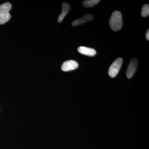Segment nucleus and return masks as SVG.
<instances>
[{"mask_svg":"<svg viewBox=\"0 0 149 149\" xmlns=\"http://www.w3.org/2000/svg\"><path fill=\"white\" fill-rule=\"evenodd\" d=\"M109 24L111 28L115 32L120 30L122 27L123 19L120 12L115 11L112 14L109 19Z\"/></svg>","mask_w":149,"mask_h":149,"instance_id":"obj_1","label":"nucleus"},{"mask_svg":"<svg viewBox=\"0 0 149 149\" xmlns=\"http://www.w3.org/2000/svg\"><path fill=\"white\" fill-rule=\"evenodd\" d=\"M123 62V60L121 58H118L110 66L108 70L109 74L110 77L113 78L116 76V75L120 71V68Z\"/></svg>","mask_w":149,"mask_h":149,"instance_id":"obj_2","label":"nucleus"},{"mask_svg":"<svg viewBox=\"0 0 149 149\" xmlns=\"http://www.w3.org/2000/svg\"><path fill=\"white\" fill-rule=\"evenodd\" d=\"M138 60L136 58H133L130 61V63L127 67L126 70V76L128 79H130L133 77L137 70L138 66Z\"/></svg>","mask_w":149,"mask_h":149,"instance_id":"obj_3","label":"nucleus"},{"mask_svg":"<svg viewBox=\"0 0 149 149\" xmlns=\"http://www.w3.org/2000/svg\"><path fill=\"white\" fill-rule=\"evenodd\" d=\"M78 63L74 60L67 61H65L61 66V70L64 72H68V71H71L74 70L78 68Z\"/></svg>","mask_w":149,"mask_h":149,"instance_id":"obj_4","label":"nucleus"},{"mask_svg":"<svg viewBox=\"0 0 149 149\" xmlns=\"http://www.w3.org/2000/svg\"><path fill=\"white\" fill-rule=\"evenodd\" d=\"M93 17L91 14H86L82 18L74 20L72 23V25L73 27L78 26L84 24L86 22L91 21L93 20Z\"/></svg>","mask_w":149,"mask_h":149,"instance_id":"obj_5","label":"nucleus"},{"mask_svg":"<svg viewBox=\"0 0 149 149\" xmlns=\"http://www.w3.org/2000/svg\"><path fill=\"white\" fill-rule=\"evenodd\" d=\"M77 51L82 54L89 56H93L97 54V52L95 49L83 46L79 47L77 48Z\"/></svg>","mask_w":149,"mask_h":149,"instance_id":"obj_6","label":"nucleus"},{"mask_svg":"<svg viewBox=\"0 0 149 149\" xmlns=\"http://www.w3.org/2000/svg\"><path fill=\"white\" fill-rule=\"evenodd\" d=\"M62 10L61 13L60 14L58 19V22H61L63 20L65 17L66 16L67 14L68 13L70 10V7L68 3H63L62 6Z\"/></svg>","mask_w":149,"mask_h":149,"instance_id":"obj_7","label":"nucleus"},{"mask_svg":"<svg viewBox=\"0 0 149 149\" xmlns=\"http://www.w3.org/2000/svg\"><path fill=\"white\" fill-rule=\"evenodd\" d=\"M12 5L10 3L6 2L0 5V14L9 13L11 9Z\"/></svg>","mask_w":149,"mask_h":149,"instance_id":"obj_8","label":"nucleus"},{"mask_svg":"<svg viewBox=\"0 0 149 149\" xmlns=\"http://www.w3.org/2000/svg\"><path fill=\"white\" fill-rule=\"evenodd\" d=\"M100 1V0H87L83 1L82 4L85 8H91L97 4Z\"/></svg>","mask_w":149,"mask_h":149,"instance_id":"obj_9","label":"nucleus"},{"mask_svg":"<svg viewBox=\"0 0 149 149\" xmlns=\"http://www.w3.org/2000/svg\"><path fill=\"white\" fill-rule=\"evenodd\" d=\"M11 15L9 13L1 14H0V24H5L11 18Z\"/></svg>","mask_w":149,"mask_h":149,"instance_id":"obj_10","label":"nucleus"},{"mask_svg":"<svg viewBox=\"0 0 149 149\" xmlns=\"http://www.w3.org/2000/svg\"><path fill=\"white\" fill-rule=\"evenodd\" d=\"M141 16L143 17H146L149 15V6L146 4L143 6L141 11Z\"/></svg>","mask_w":149,"mask_h":149,"instance_id":"obj_11","label":"nucleus"},{"mask_svg":"<svg viewBox=\"0 0 149 149\" xmlns=\"http://www.w3.org/2000/svg\"><path fill=\"white\" fill-rule=\"evenodd\" d=\"M146 38L148 41L149 40V29H148V30H147L146 33Z\"/></svg>","mask_w":149,"mask_h":149,"instance_id":"obj_12","label":"nucleus"}]
</instances>
